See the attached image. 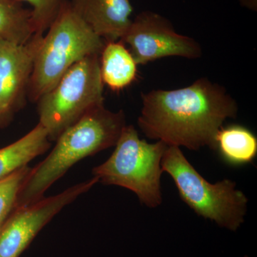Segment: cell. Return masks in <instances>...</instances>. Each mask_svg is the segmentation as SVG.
Instances as JSON below:
<instances>
[{"mask_svg":"<svg viewBox=\"0 0 257 257\" xmlns=\"http://www.w3.org/2000/svg\"><path fill=\"white\" fill-rule=\"evenodd\" d=\"M142 99L138 125L145 136L190 150H216L218 132L238 112L237 102L225 88L205 78L180 89L152 90Z\"/></svg>","mask_w":257,"mask_h":257,"instance_id":"1","label":"cell"},{"mask_svg":"<svg viewBox=\"0 0 257 257\" xmlns=\"http://www.w3.org/2000/svg\"><path fill=\"white\" fill-rule=\"evenodd\" d=\"M126 125L123 110H109L104 104L88 111L61 134L45 160L32 167L19 194L17 207L45 197L51 186L79 161L114 147Z\"/></svg>","mask_w":257,"mask_h":257,"instance_id":"2","label":"cell"},{"mask_svg":"<svg viewBox=\"0 0 257 257\" xmlns=\"http://www.w3.org/2000/svg\"><path fill=\"white\" fill-rule=\"evenodd\" d=\"M44 35L34 64L28 99L37 103L70 67L86 57L100 55L105 41L96 35L64 0L60 13Z\"/></svg>","mask_w":257,"mask_h":257,"instance_id":"3","label":"cell"},{"mask_svg":"<svg viewBox=\"0 0 257 257\" xmlns=\"http://www.w3.org/2000/svg\"><path fill=\"white\" fill-rule=\"evenodd\" d=\"M162 168L173 179L182 200L198 215L230 231H236L243 224L248 199L234 182H207L178 147L167 146Z\"/></svg>","mask_w":257,"mask_h":257,"instance_id":"4","label":"cell"},{"mask_svg":"<svg viewBox=\"0 0 257 257\" xmlns=\"http://www.w3.org/2000/svg\"><path fill=\"white\" fill-rule=\"evenodd\" d=\"M167 146L162 141L147 143L135 126L126 125L111 156L93 168V177L100 183L132 191L147 207H158L162 202V160Z\"/></svg>","mask_w":257,"mask_h":257,"instance_id":"5","label":"cell"},{"mask_svg":"<svg viewBox=\"0 0 257 257\" xmlns=\"http://www.w3.org/2000/svg\"><path fill=\"white\" fill-rule=\"evenodd\" d=\"M99 57L89 56L74 64L37 101L39 123L46 130L51 142H55L88 111L104 104Z\"/></svg>","mask_w":257,"mask_h":257,"instance_id":"6","label":"cell"},{"mask_svg":"<svg viewBox=\"0 0 257 257\" xmlns=\"http://www.w3.org/2000/svg\"><path fill=\"white\" fill-rule=\"evenodd\" d=\"M98 182L93 177L63 192L15 208L0 227V257H20L37 234L61 210L90 190Z\"/></svg>","mask_w":257,"mask_h":257,"instance_id":"7","label":"cell"},{"mask_svg":"<svg viewBox=\"0 0 257 257\" xmlns=\"http://www.w3.org/2000/svg\"><path fill=\"white\" fill-rule=\"evenodd\" d=\"M120 41L130 46L138 64L168 57L194 60L202 55L195 40L177 33L167 18L152 11L139 14Z\"/></svg>","mask_w":257,"mask_h":257,"instance_id":"8","label":"cell"},{"mask_svg":"<svg viewBox=\"0 0 257 257\" xmlns=\"http://www.w3.org/2000/svg\"><path fill=\"white\" fill-rule=\"evenodd\" d=\"M43 37L35 34L25 45L0 38V128L9 126L26 105L35 57Z\"/></svg>","mask_w":257,"mask_h":257,"instance_id":"9","label":"cell"},{"mask_svg":"<svg viewBox=\"0 0 257 257\" xmlns=\"http://www.w3.org/2000/svg\"><path fill=\"white\" fill-rule=\"evenodd\" d=\"M69 4L89 28L105 42L119 41L131 25L130 0H70Z\"/></svg>","mask_w":257,"mask_h":257,"instance_id":"10","label":"cell"},{"mask_svg":"<svg viewBox=\"0 0 257 257\" xmlns=\"http://www.w3.org/2000/svg\"><path fill=\"white\" fill-rule=\"evenodd\" d=\"M46 130L40 123L27 135L0 149V180L12 175L50 148Z\"/></svg>","mask_w":257,"mask_h":257,"instance_id":"11","label":"cell"},{"mask_svg":"<svg viewBox=\"0 0 257 257\" xmlns=\"http://www.w3.org/2000/svg\"><path fill=\"white\" fill-rule=\"evenodd\" d=\"M99 60L102 82L111 90H122L136 79L138 64L120 40L105 42Z\"/></svg>","mask_w":257,"mask_h":257,"instance_id":"12","label":"cell"},{"mask_svg":"<svg viewBox=\"0 0 257 257\" xmlns=\"http://www.w3.org/2000/svg\"><path fill=\"white\" fill-rule=\"evenodd\" d=\"M216 150L229 165H245L256 156V138L250 130L239 125L221 127L216 135Z\"/></svg>","mask_w":257,"mask_h":257,"instance_id":"13","label":"cell"},{"mask_svg":"<svg viewBox=\"0 0 257 257\" xmlns=\"http://www.w3.org/2000/svg\"><path fill=\"white\" fill-rule=\"evenodd\" d=\"M35 33L32 10L18 0H0V38L25 45Z\"/></svg>","mask_w":257,"mask_h":257,"instance_id":"14","label":"cell"},{"mask_svg":"<svg viewBox=\"0 0 257 257\" xmlns=\"http://www.w3.org/2000/svg\"><path fill=\"white\" fill-rule=\"evenodd\" d=\"M31 168L26 166L0 180V227L17 207L19 194Z\"/></svg>","mask_w":257,"mask_h":257,"instance_id":"15","label":"cell"},{"mask_svg":"<svg viewBox=\"0 0 257 257\" xmlns=\"http://www.w3.org/2000/svg\"><path fill=\"white\" fill-rule=\"evenodd\" d=\"M32 5L35 34L44 35L57 18L64 0H18Z\"/></svg>","mask_w":257,"mask_h":257,"instance_id":"16","label":"cell"},{"mask_svg":"<svg viewBox=\"0 0 257 257\" xmlns=\"http://www.w3.org/2000/svg\"><path fill=\"white\" fill-rule=\"evenodd\" d=\"M239 2L241 6L252 11H256L257 0H239Z\"/></svg>","mask_w":257,"mask_h":257,"instance_id":"17","label":"cell"}]
</instances>
